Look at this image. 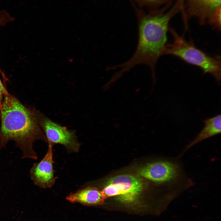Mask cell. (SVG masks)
<instances>
[{
  "label": "cell",
  "instance_id": "cell-7",
  "mask_svg": "<svg viewBox=\"0 0 221 221\" xmlns=\"http://www.w3.org/2000/svg\"><path fill=\"white\" fill-rule=\"evenodd\" d=\"M138 174L141 176L166 186L177 183L182 176L179 165L166 159L148 164L138 171Z\"/></svg>",
  "mask_w": 221,
  "mask_h": 221
},
{
  "label": "cell",
  "instance_id": "cell-10",
  "mask_svg": "<svg viewBox=\"0 0 221 221\" xmlns=\"http://www.w3.org/2000/svg\"><path fill=\"white\" fill-rule=\"evenodd\" d=\"M221 131V116L220 114L204 121L202 130L184 149L185 152L196 144L207 138L220 134Z\"/></svg>",
  "mask_w": 221,
  "mask_h": 221
},
{
  "label": "cell",
  "instance_id": "cell-8",
  "mask_svg": "<svg viewBox=\"0 0 221 221\" xmlns=\"http://www.w3.org/2000/svg\"><path fill=\"white\" fill-rule=\"evenodd\" d=\"M52 146L48 145V150L38 163L33 164L30 171V176L34 184L42 188L52 187L56 177L53 168Z\"/></svg>",
  "mask_w": 221,
  "mask_h": 221
},
{
  "label": "cell",
  "instance_id": "cell-4",
  "mask_svg": "<svg viewBox=\"0 0 221 221\" xmlns=\"http://www.w3.org/2000/svg\"><path fill=\"white\" fill-rule=\"evenodd\" d=\"M221 0H181L180 12L185 28L188 19H197L201 25H211L221 17Z\"/></svg>",
  "mask_w": 221,
  "mask_h": 221
},
{
  "label": "cell",
  "instance_id": "cell-13",
  "mask_svg": "<svg viewBox=\"0 0 221 221\" xmlns=\"http://www.w3.org/2000/svg\"><path fill=\"white\" fill-rule=\"evenodd\" d=\"M7 90L0 79V110L2 107L4 95Z\"/></svg>",
  "mask_w": 221,
  "mask_h": 221
},
{
  "label": "cell",
  "instance_id": "cell-11",
  "mask_svg": "<svg viewBox=\"0 0 221 221\" xmlns=\"http://www.w3.org/2000/svg\"><path fill=\"white\" fill-rule=\"evenodd\" d=\"M141 7H147L151 10L158 9L164 5L172 4L173 0H134Z\"/></svg>",
  "mask_w": 221,
  "mask_h": 221
},
{
  "label": "cell",
  "instance_id": "cell-12",
  "mask_svg": "<svg viewBox=\"0 0 221 221\" xmlns=\"http://www.w3.org/2000/svg\"><path fill=\"white\" fill-rule=\"evenodd\" d=\"M14 20L9 13L6 10L0 11V28Z\"/></svg>",
  "mask_w": 221,
  "mask_h": 221
},
{
  "label": "cell",
  "instance_id": "cell-9",
  "mask_svg": "<svg viewBox=\"0 0 221 221\" xmlns=\"http://www.w3.org/2000/svg\"><path fill=\"white\" fill-rule=\"evenodd\" d=\"M105 199L101 191L92 187H86L66 197V200L71 203H79L87 205L102 204Z\"/></svg>",
  "mask_w": 221,
  "mask_h": 221
},
{
  "label": "cell",
  "instance_id": "cell-5",
  "mask_svg": "<svg viewBox=\"0 0 221 221\" xmlns=\"http://www.w3.org/2000/svg\"><path fill=\"white\" fill-rule=\"evenodd\" d=\"M39 125L47 139V143L52 146L56 144L63 145L69 153H77L80 143L79 142L75 132L68 129L37 111Z\"/></svg>",
  "mask_w": 221,
  "mask_h": 221
},
{
  "label": "cell",
  "instance_id": "cell-3",
  "mask_svg": "<svg viewBox=\"0 0 221 221\" xmlns=\"http://www.w3.org/2000/svg\"><path fill=\"white\" fill-rule=\"evenodd\" d=\"M172 42L167 44L163 53L177 56L190 64L201 68L204 73L212 75L219 83L221 80V60L219 56L209 55L186 41L173 29L169 28Z\"/></svg>",
  "mask_w": 221,
  "mask_h": 221
},
{
  "label": "cell",
  "instance_id": "cell-6",
  "mask_svg": "<svg viewBox=\"0 0 221 221\" xmlns=\"http://www.w3.org/2000/svg\"><path fill=\"white\" fill-rule=\"evenodd\" d=\"M143 188V182L141 178L125 174L111 178L101 192L106 198L116 196L120 201L130 203L137 199Z\"/></svg>",
  "mask_w": 221,
  "mask_h": 221
},
{
  "label": "cell",
  "instance_id": "cell-2",
  "mask_svg": "<svg viewBox=\"0 0 221 221\" xmlns=\"http://www.w3.org/2000/svg\"><path fill=\"white\" fill-rule=\"evenodd\" d=\"M37 112L23 105L6 91L0 110V150L9 141H13L22 152V158L37 159L34 142L41 140L47 143L38 123Z\"/></svg>",
  "mask_w": 221,
  "mask_h": 221
},
{
  "label": "cell",
  "instance_id": "cell-1",
  "mask_svg": "<svg viewBox=\"0 0 221 221\" xmlns=\"http://www.w3.org/2000/svg\"><path fill=\"white\" fill-rule=\"evenodd\" d=\"M169 6L151 10L146 12L141 9L136 10L138 25V37L136 50L131 58L121 64L112 66L113 69H118L115 73L120 78L137 65L143 64L149 67L153 79L155 77V67L159 58L163 55L167 44V33L171 19L180 11L179 3L176 2Z\"/></svg>",
  "mask_w": 221,
  "mask_h": 221
}]
</instances>
